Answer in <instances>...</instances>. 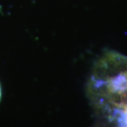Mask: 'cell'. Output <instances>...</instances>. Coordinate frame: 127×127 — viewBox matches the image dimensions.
Wrapping results in <instances>:
<instances>
[{
	"label": "cell",
	"instance_id": "obj_1",
	"mask_svg": "<svg viewBox=\"0 0 127 127\" xmlns=\"http://www.w3.org/2000/svg\"><path fill=\"white\" fill-rule=\"evenodd\" d=\"M1 96H2V90H1V85H0V100H1Z\"/></svg>",
	"mask_w": 127,
	"mask_h": 127
}]
</instances>
